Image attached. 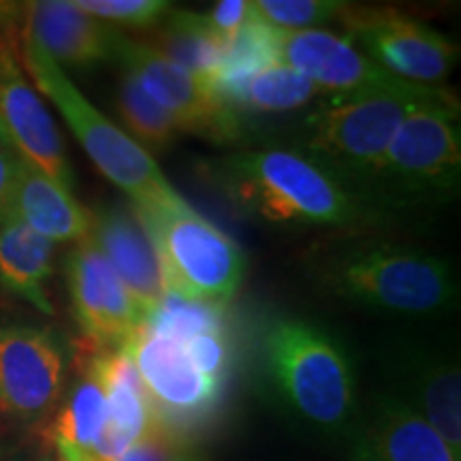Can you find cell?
<instances>
[{
  "label": "cell",
  "mask_w": 461,
  "mask_h": 461,
  "mask_svg": "<svg viewBox=\"0 0 461 461\" xmlns=\"http://www.w3.org/2000/svg\"><path fill=\"white\" fill-rule=\"evenodd\" d=\"M214 177L233 203L267 222L350 224L361 216L355 193L305 152L244 149L216 160Z\"/></svg>",
  "instance_id": "obj_1"
},
{
  "label": "cell",
  "mask_w": 461,
  "mask_h": 461,
  "mask_svg": "<svg viewBox=\"0 0 461 461\" xmlns=\"http://www.w3.org/2000/svg\"><path fill=\"white\" fill-rule=\"evenodd\" d=\"M20 58L34 90L58 109L96 169L129 194L135 210L184 203L152 154L92 105L68 79L65 68L51 60L24 31L20 34Z\"/></svg>",
  "instance_id": "obj_2"
},
{
  "label": "cell",
  "mask_w": 461,
  "mask_h": 461,
  "mask_svg": "<svg viewBox=\"0 0 461 461\" xmlns=\"http://www.w3.org/2000/svg\"><path fill=\"white\" fill-rule=\"evenodd\" d=\"M321 280L346 302L402 316H431L457 302L448 261L387 241L344 250L325 265Z\"/></svg>",
  "instance_id": "obj_3"
},
{
  "label": "cell",
  "mask_w": 461,
  "mask_h": 461,
  "mask_svg": "<svg viewBox=\"0 0 461 461\" xmlns=\"http://www.w3.org/2000/svg\"><path fill=\"white\" fill-rule=\"evenodd\" d=\"M265 370L286 406L322 429H339L357 406L355 376L344 348L302 319H278L263 333Z\"/></svg>",
  "instance_id": "obj_4"
},
{
  "label": "cell",
  "mask_w": 461,
  "mask_h": 461,
  "mask_svg": "<svg viewBox=\"0 0 461 461\" xmlns=\"http://www.w3.org/2000/svg\"><path fill=\"white\" fill-rule=\"evenodd\" d=\"M447 101H455L451 92L428 86L331 101V105L310 115L305 154L327 167L346 186L350 180L372 186L403 118L414 107Z\"/></svg>",
  "instance_id": "obj_5"
},
{
  "label": "cell",
  "mask_w": 461,
  "mask_h": 461,
  "mask_svg": "<svg viewBox=\"0 0 461 461\" xmlns=\"http://www.w3.org/2000/svg\"><path fill=\"white\" fill-rule=\"evenodd\" d=\"M146 229L167 286V295L224 305L246 274V255L221 227L186 201L173 207L135 210Z\"/></svg>",
  "instance_id": "obj_6"
},
{
  "label": "cell",
  "mask_w": 461,
  "mask_h": 461,
  "mask_svg": "<svg viewBox=\"0 0 461 461\" xmlns=\"http://www.w3.org/2000/svg\"><path fill=\"white\" fill-rule=\"evenodd\" d=\"M457 99L414 107L403 118L372 186L395 203L451 197L459 186Z\"/></svg>",
  "instance_id": "obj_7"
},
{
  "label": "cell",
  "mask_w": 461,
  "mask_h": 461,
  "mask_svg": "<svg viewBox=\"0 0 461 461\" xmlns=\"http://www.w3.org/2000/svg\"><path fill=\"white\" fill-rule=\"evenodd\" d=\"M140 374L152 411L171 445L210 420L227 384L201 370L182 342L141 322L129 342L120 346Z\"/></svg>",
  "instance_id": "obj_8"
},
{
  "label": "cell",
  "mask_w": 461,
  "mask_h": 461,
  "mask_svg": "<svg viewBox=\"0 0 461 461\" xmlns=\"http://www.w3.org/2000/svg\"><path fill=\"white\" fill-rule=\"evenodd\" d=\"M22 5L0 3V126L17 157L73 190L65 140L20 58Z\"/></svg>",
  "instance_id": "obj_9"
},
{
  "label": "cell",
  "mask_w": 461,
  "mask_h": 461,
  "mask_svg": "<svg viewBox=\"0 0 461 461\" xmlns=\"http://www.w3.org/2000/svg\"><path fill=\"white\" fill-rule=\"evenodd\" d=\"M115 60L169 113L180 132L214 143H233L244 132L240 113L212 86L184 71L149 41L122 37Z\"/></svg>",
  "instance_id": "obj_10"
},
{
  "label": "cell",
  "mask_w": 461,
  "mask_h": 461,
  "mask_svg": "<svg viewBox=\"0 0 461 461\" xmlns=\"http://www.w3.org/2000/svg\"><path fill=\"white\" fill-rule=\"evenodd\" d=\"M344 37L391 77L438 88L459 60V48L425 22L391 9H348Z\"/></svg>",
  "instance_id": "obj_11"
},
{
  "label": "cell",
  "mask_w": 461,
  "mask_h": 461,
  "mask_svg": "<svg viewBox=\"0 0 461 461\" xmlns=\"http://www.w3.org/2000/svg\"><path fill=\"white\" fill-rule=\"evenodd\" d=\"M276 48L280 62L302 73L321 95H330L331 101L412 86L391 77L348 37L325 28L276 31Z\"/></svg>",
  "instance_id": "obj_12"
},
{
  "label": "cell",
  "mask_w": 461,
  "mask_h": 461,
  "mask_svg": "<svg viewBox=\"0 0 461 461\" xmlns=\"http://www.w3.org/2000/svg\"><path fill=\"white\" fill-rule=\"evenodd\" d=\"M65 384V353L43 327L0 330V402L5 414L32 423L54 411Z\"/></svg>",
  "instance_id": "obj_13"
},
{
  "label": "cell",
  "mask_w": 461,
  "mask_h": 461,
  "mask_svg": "<svg viewBox=\"0 0 461 461\" xmlns=\"http://www.w3.org/2000/svg\"><path fill=\"white\" fill-rule=\"evenodd\" d=\"M67 286L86 344L120 348L140 330V310L90 238L77 241L67 258Z\"/></svg>",
  "instance_id": "obj_14"
},
{
  "label": "cell",
  "mask_w": 461,
  "mask_h": 461,
  "mask_svg": "<svg viewBox=\"0 0 461 461\" xmlns=\"http://www.w3.org/2000/svg\"><path fill=\"white\" fill-rule=\"evenodd\" d=\"M22 31L62 68H88L112 60L124 34L96 20L73 0L22 5Z\"/></svg>",
  "instance_id": "obj_15"
},
{
  "label": "cell",
  "mask_w": 461,
  "mask_h": 461,
  "mask_svg": "<svg viewBox=\"0 0 461 461\" xmlns=\"http://www.w3.org/2000/svg\"><path fill=\"white\" fill-rule=\"evenodd\" d=\"M90 240L129 291L146 322L163 303L167 286L157 250L140 218L124 207H109L92 214Z\"/></svg>",
  "instance_id": "obj_16"
},
{
  "label": "cell",
  "mask_w": 461,
  "mask_h": 461,
  "mask_svg": "<svg viewBox=\"0 0 461 461\" xmlns=\"http://www.w3.org/2000/svg\"><path fill=\"white\" fill-rule=\"evenodd\" d=\"M355 461H461V455L411 406L384 397L359 429Z\"/></svg>",
  "instance_id": "obj_17"
},
{
  "label": "cell",
  "mask_w": 461,
  "mask_h": 461,
  "mask_svg": "<svg viewBox=\"0 0 461 461\" xmlns=\"http://www.w3.org/2000/svg\"><path fill=\"white\" fill-rule=\"evenodd\" d=\"M11 214L51 244L82 241L90 238L92 230V212L73 197V190L22 158L17 163Z\"/></svg>",
  "instance_id": "obj_18"
},
{
  "label": "cell",
  "mask_w": 461,
  "mask_h": 461,
  "mask_svg": "<svg viewBox=\"0 0 461 461\" xmlns=\"http://www.w3.org/2000/svg\"><path fill=\"white\" fill-rule=\"evenodd\" d=\"M54 274V244L9 212L0 222V286L39 312L51 314L48 282Z\"/></svg>",
  "instance_id": "obj_19"
},
{
  "label": "cell",
  "mask_w": 461,
  "mask_h": 461,
  "mask_svg": "<svg viewBox=\"0 0 461 461\" xmlns=\"http://www.w3.org/2000/svg\"><path fill=\"white\" fill-rule=\"evenodd\" d=\"M107 425V402L92 367L82 359L79 380L56 412L48 440L60 461H92L95 447Z\"/></svg>",
  "instance_id": "obj_20"
},
{
  "label": "cell",
  "mask_w": 461,
  "mask_h": 461,
  "mask_svg": "<svg viewBox=\"0 0 461 461\" xmlns=\"http://www.w3.org/2000/svg\"><path fill=\"white\" fill-rule=\"evenodd\" d=\"M411 406L461 455V380L459 366L436 355H414L408 363Z\"/></svg>",
  "instance_id": "obj_21"
},
{
  "label": "cell",
  "mask_w": 461,
  "mask_h": 461,
  "mask_svg": "<svg viewBox=\"0 0 461 461\" xmlns=\"http://www.w3.org/2000/svg\"><path fill=\"white\" fill-rule=\"evenodd\" d=\"M149 43L184 71L214 88L227 41L210 26L205 14L171 9L154 26V41Z\"/></svg>",
  "instance_id": "obj_22"
},
{
  "label": "cell",
  "mask_w": 461,
  "mask_h": 461,
  "mask_svg": "<svg viewBox=\"0 0 461 461\" xmlns=\"http://www.w3.org/2000/svg\"><path fill=\"white\" fill-rule=\"evenodd\" d=\"M319 95L321 92L312 82L285 62H274L221 92L222 99L238 113L240 109L261 113L295 112L310 105Z\"/></svg>",
  "instance_id": "obj_23"
},
{
  "label": "cell",
  "mask_w": 461,
  "mask_h": 461,
  "mask_svg": "<svg viewBox=\"0 0 461 461\" xmlns=\"http://www.w3.org/2000/svg\"><path fill=\"white\" fill-rule=\"evenodd\" d=\"M115 107H118L126 132L146 152H165L180 135V129L169 118V113L149 99L146 90L126 71L120 77Z\"/></svg>",
  "instance_id": "obj_24"
},
{
  "label": "cell",
  "mask_w": 461,
  "mask_h": 461,
  "mask_svg": "<svg viewBox=\"0 0 461 461\" xmlns=\"http://www.w3.org/2000/svg\"><path fill=\"white\" fill-rule=\"evenodd\" d=\"M274 62H280L278 48H276V31L258 20L257 15L227 41L214 90L221 95L230 86L244 82L246 77L274 65Z\"/></svg>",
  "instance_id": "obj_25"
},
{
  "label": "cell",
  "mask_w": 461,
  "mask_h": 461,
  "mask_svg": "<svg viewBox=\"0 0 461 461\" xmlns=\"http://www.w3.org/2000/svg\"><path fill=\"white\" fill-rule=\"evenodd\" d=\"M348 9L339 0H257L258 20L274 31H310L321 28Z\"/></svg>",
  "instance_id": "obj_26"
},
{
  "label": "cell",
  "mask_w": 461,
  "mask_h": 461,
  "mask_svg": "<svg viewBox=\"0 0 461 461\" xmlns=\"http://www.w3.org/2000/svg\"><path fill=\"white\" fill-rule=\"evenodd\" d=\"M82 9L109 26L154 28L173 9L167 0H73Z\"/></svg>",
  "instance_id": "obj_27"
},
{
  "label": "cell",
  "mask_w": 461,
  "mask_h": 461,
  "mask_svg": "<svg viewBox=\"0 0 461 461\" xmlns=\"http://www.w3.org/2000/svg\"><path fill=\"white\" fill-rule=\"evenodd\" d=\"M205 17L224 41H229L248 22L255 20L257 11L255 3H248V0H221L212 7L210 14H205Z\"/></svg>",
  "instance_id": "obj_28"
},
{
  "label": "cell",
  "mask_w": 461,
  "mask_h": 461,
  "mask_svg": "<svg viewBox=\"0 0 461 461\" xmlns=\"http://www.w3.org/2000/svg\"><path fill=\"white\" fill-rule=\"evenodd\" d=\"M17 163H20V157L9 146V141H0V222L9 216L11 203H14Z\"/></svg>",
  "instance_id": "obj_29"
},
{
  "label": "cell",
  "mask_w": 461,
  "mask_h": 461,
  "mask_svg": "<svg viewBox=\"0 0 461 461\" xmlns=\"http://www.w3.org/2000/svg\"><path fill=\"white\" fill-rule=\"evenodd\" d=\"M176 451L180 448H173L165 442H148V445L132 448L120 461H171V455Z\"/></svg>",
  "instance_id": "obj_30"
},
{
  "label": "cell",
  "mask_w": 461,
  "mask_h": 461,
  "mask_svg": "<svg viewBox=\"0 0 461 461\" xmlns=\"http://www.w3.org/2000/svg\"><path fill=\"white\" fill-rule=\"evenodd\" d=\"M171 461H199L197 457H194V455H190V453H184V451H176L171 455Z\"/></svg>",
  "instance_id": "obj_31"
},
{
  "label": "cell",
  "mask_w": 461,
  "mask_h": 461,
  "mask_svg": "<svg viewBox=\"0 0 461 461\" xmlns=\"http://www.w3.org/2000/svg\"><path fill=\"white\" fill-rule=\"evenodd\" d=\"M3 140H7V137H5V132H3V126H0V141Z\"/></svg>",
  "instance_id": "obj_32"
},
{
  "label": "cell",
  "mask_w": 461,
  "mask_h": 461,
  "mask_svg": "<svg viewBox=\"0 0 461 461\" xmlns=\"http://www.w3.org/2000/svg\"><path fill=\"white\" fill-rule=\"evenodd\" d=\"M0 414H5V408H3V402H0Z\"/></svg>",
  "instance_id": "obj_33"
}]
</instances>
